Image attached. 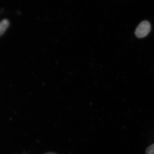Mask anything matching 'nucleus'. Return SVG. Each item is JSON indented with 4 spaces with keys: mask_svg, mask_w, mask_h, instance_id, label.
<instances>
[{
    "mask_svg": "<svg viewBox=\"0 0 154 154\" xmlns=\"http://www.w3.org/2000/svg\"><path fill=\"white\" fill-rule=\"evenodd\" d=\"M151 29V26L149 22L147 21H143L136 28L135 34L137 38H144L149 34Z\"/></svg>",
    "mask_w": 154,
    "mask_h": 154,
    "instance_id": "1",
    "label": "nucleus"
},
{
    "mask_svg": "<svg viewBox=\"0 0 154 154\" xmlns=\"http://www.w3.org/2000/svg\"><path fill=\"white\" fill-rule=\"evenodd\" d=\"M44 154H57L56 153L53 152H49L46 153Z\"/></svg>",
    "mask_w": 154,
    "mask_h": 154,
    "instance_id": "4",
    "label": "nucleus"
},
{
    "mask_svg": "<svg viewBox=\"0 0 154 154\" xmlns=\"http://www.w3.org/2000/svg\"><path fill=\"white\" fill-rule=\"evenodd\" d=\"M9 25V22L7 19H4L0 22V36L5 33Z\"/></svg>",
    "mask_w": 154,
    "mask_h": 154,
    "instance_id": "2",
    "label": "nucleus"
},
{
    "mask_svg": "<svg viewBox=\"0 0 154 154\" xmlns=\"http://www.w3.org/2000/svg\"><path fill=\"white\" fill-rule=\"evenodd\" d=\"M146 154H154V143L147 147Z\"/></svg>",
    "mask_w": 154,
    "mask_h": 154,
    "instance_id": "3",
    "label": "nucleus"
}]
</instances>
